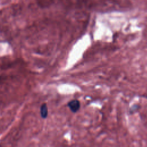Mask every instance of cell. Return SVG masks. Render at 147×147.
I'll return each mask as SVG.
<instances>
[{
  "mask_svg": "<svg viewBox=\"0 0 147 147\" xmlns=\"http://www.w3.org/2000/svg\"><path fill=\"white\" fill-rule=\"evenodd\" d=\"M67 106L71 112L73 113H76L80 108V102L78 99H74L68 102Z\"/></svg>",
  "mask_w": 147,
  "mask_h": 147,
  "instance_id": "6da1fadb",
  "label": "cell"
},
{
  "mask_svg": "<svg viewBox=\"0 0 147 147\" xmlns=\"http://www.w3.org/2000/svg\"><path fill=\"white\" fill-rule=\"evenodd\" d=\"M40 114L42 119H46L47 118L48 115V109L47 103H44L40 106Z\"/></svg>",
  "mask_w": 147,
  "mask_h": 147,
  "instance_id": "7a4b0ae2",
  "label": "cell"
}]
</instances>
